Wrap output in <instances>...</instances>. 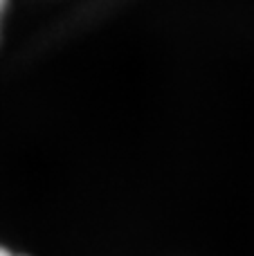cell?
I'll list each match as a JSON object with an SVG mask.
<instances>
[{"instance_id": "1", "label": "cell", "mask_w": 254, "mask_h": 256, "mask_svg": "<svg viewBox=\"0 0 254 256\" xmlns=\"http://www.w3.org/2000/svg\"><path fill=\"white\" fill-rule=\"evenodd\" d=\"M0 256H20V254H14L12 250H7V248H2V245H0Z\"/></svg>"}, {"instance_id": "2", "label": "cell", "mask_w": 254, "mask_h": 256, "mask_svg": "<svg viewBox=\"0 0 254 256\" xmlns=\"http://www.w3.org/2000/svg\"><path fill=\"white\" fill-rule=\"evenodd\" d=\"M4 9H7V0H0V20L4 16Z\"/></svg>"}]
</instances>
